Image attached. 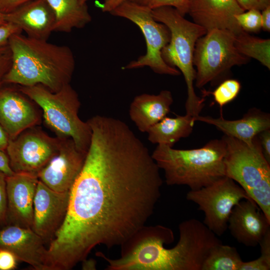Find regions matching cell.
<instances>
[{
	"label": "cell",
	"mask_w": 270,
	"mask_h": 270,
	"mask_svg": "<svg viewBox=\"0 0 270 270\" xmlns=\"http://www.w3.org/2000/svg\"><path fill=\"white\" fill-rule=\"evenodd\" d=\"M90 144L70 194L64 221L48 248L71 270L102 244L120 246L146 225L160 197V168L123 121L96 115L87 120Z\"/></svg>",
	"instance_id": "1"
},
{
	"label": "cell",
	"mask_w": 270,
	"mask_h": 270,
	"mask_svg": "<svg viewBox=\"0 0 270 270\" xmlns=\"http://www.w3.org/2000/svg\"><path fill=\"white\" fill-rule=\"evenodd\" d=\"M179 239L173 248L164 244L174 240L172 230L162 225L144 226L120 246V256H98L106 270H202L210 250L222 243L203 222L195 218L178 226Z\"/></svg>",
	"instance_id": "2"
},
{
	"label": "cell",
	"mask_w": 270,
	"mask_h": 270,
	"mask_svg": "<svg viewBox=\"0 0 270 270\" xmlns=\"http://www.w3.org/2000/svg\"><path fill=\"white\" fill-rule=\"evenodd\" d=\"M22 34H14L8 40L12 62L3 83L41 84L53 92L70 84L76 66L70 48Z\"/></svg>",
	"instance_id": "3"
},
{
	"label": "cell",
	"mask_w": 270,
	"mask_h": 270,
	"mask_svg": "<svg viewBox=\"0 0 270 270\" xmlns=\"http://www.w3.org/2000/svg\"><path fill=\"white\" fill-rule=\"evenodd\" d=\"M226 144L222 138L190 150L158 144L152 156L164 170L168 185L186 186L190 190H197L226 176Z\"/></svg>",
	"instance_id": "4"
},
{
	"label": "cell",
	"mask_w": 270,
	"mask_h": 270,
	"mask_svg": "<svg viewBox=\"0 0 270 270\" xmlns=\"http://www.w3.org/2000/svg\"><path fill=\"white\" fill-rule=\"evenodd\" d=\"M152 13L156 21L164 24L170 30V40L162 50V56L168 64L176 68L183 74L187 88L186 114L196 118L204 106V98L198 96L194 91V54L197 40L207 31L186 19L172 6L154 8L152 10Z\"/></svg>",
	"instance_id": "5"
},
{
	"label": "cell",
	"mask_w": 270,
	"mask_h": 270,
	"mask_svg": "<svg viewBox=\"0 0 270 270\" xmlns=\"http://www.w3.org/2000/svg\"><path fill=\"white\" fill-rule=\"evenodd\" d=\"M20 90L42 110L46 124L60 138H71L77 148L87 152L91 128L78 115L80 102L70 84L53 92L41 84L20 86Z\"/></svg>",
	"instance_id": "6"
},
{
	"label": "cell",
	"mask_w": 270,
	"mask_h": 270,
	"mask_svg": "<svg viewBox=\"0 0 270 270\" xmlns=\"http://www.w3.org/2000/svg\"><path fill=\"white\" fill-rule=\"evenodd\" d=\"M226 176L238 184L270 220V164L258 136L249 144L224 135Z\"/></svg>",
	"instance_id": "7"
},
{
	"label": "cell",
	"mask_w": 270,
	"mask_h": 270,
	"mask_svg": "<svg viewBox=\"0 0 270 270\" xmlns=\"http://www.w3.org/2000/svg\"><path fill=\"white\" fill-rule=\"evenodd\" d=\"M110 13L112 16L128 19L138 26L146 40L145 54L131 61L122 69L148 66L158 74L174 76L180 74L177 68L168 64L162 58V50L169 42L170 33L166 25L154 19L151 9L125 0Z\"/></svg>",
	"instance_id": "8"
},
{
	"label": "cell",
	"mask_w": 270,
	"mask_h": 270,
	"mask_svg": "<svg viewBox=\"0 0 270 270\" xmlns=\"http://www.w3.org/2000/svg\"><path fill=\"white\" fill-rule=\"evenodd\" d=\"M235 40L236 35L232 32L214 28L197 40L193 60L196 88H202L215 81L234 66L248 62L249 58L236 49Z\"/></svg>",
	"instance_id": "9"
},
{
	"label": "cell",
	"mask_w": 270,
	"mask_h": 270,
	"mask_svg": "<svg viewBox=\"0 0 270 270\" xmlns=\"http://www.w3.org/2000/svg\"><path fill=\"white\" fill-rule=\"evenodd\" d=\"M186 198L198 206L204 214L202 222L218 236L228 229L234 206L243 200L252 199L238 184L226 176L199 190H190Z\"/></svg>",
	"instance_id": "10"
},
{
	"label": "cell",
	"mask_w": 270,
	"mask_h": 270,
	"mask_svg": "<svg viewBox=\"0 0 270 270\" xmlns=\"http://www.w3.org/2000/svg\"><path fill=\"white\" fill-rule=\"evenodd\" d=\"M61 138H53L35 126L28 128L10 139L6 152L14 173L38 176L58 153Z\"/></svg>",
	"instance_id": "11"
},
{
	"label": "cell",
	"mask_w": 270,
	"mask_h": 270,
	"mask_svg": "<svg viewBox=\"0 0 270 270\" xmlns=\"http://www.w3.org/2000/svg\"><path fill=\"white\" fill-rule=\"evenodd\" d=\"M87 152L71 138H61L58 153L38 174V180L59 192L70 191L84 164Z\"/></svg>",
	"instance_id": "12"
},
{
	"label": "cell",
	"mask_w": 270,
	"mask_h": 270,
	"mask_svg": "<svg viewBox=\"0 0 270 270\" xmlns=\"http://www.w3.org/2000/svg\"><path fill=\"white\" fill-rule=\"evenodd\" d=\"M70 191H55L38 180L34 202L32 229L50 242L66 214Z\"/></svg>",
	"instance_id": "13"
},
{
	"label": "cell",
	"mask_w": 270,
	"mask_h": 270,
	"mask_svg": "<svg viewBox=\"0 0 270 270\" xmlns=\"http://www.w3.org/2000/svg\"><path fill=\"white\" fill-rule=\"evenodd\" d=\"M40 120L34 102L20 88L0 86V124L10 139L36 126Z\"/></svg>",
	"instance_id": "14"
},
{
	"label": "cell",
	"mask_w": 270,
	"mask_h": 270,
	"mask_svg": "<svg viewBox=\"0 0 270 270\" xmlns=\"http://www.w3.org/2000/svg\"><path fill=\"white\" fill-rule=\"evenodd\" d=\"M38 182V176L32 174L14 173L6 176L7 224L32 228Z\"/></svg>",
	"instance_id": "15"
},
{
	"label": "cell",
	"mask_w": 270,
	"mask_h": 270,
	"mask_svg": "<svg viewBox=\"0 0 270 270\" xmlns=\"http://www.w3.org/2000/svg\"><path fill=\"white\" fill-rule=\"evenodd\" d=\"M32 228L7 224L0 230V248L6 249L36 270H48V248Z\"/></svg>",
	"instance_id": "16"
},
{
	"label": "cell",
	"mask_w": 270,
	"mask_h": 270,
	"mask_svg": "<svg viewBox=\"0 0 270 270\" xmlns=\"http://www.w3.org/2000/svg\"><path fill=\"white\" fill-rule=\"evenodd\" d=\"M228 228L239 243L256 246L270 230V220L252 200L246 199L233 208Z\"/></svg>",
	"instance_id": "17"
},
{
	"label": "cell",
	"mask_w": 270,
	"mask_h": 270,
	"mask_svg": "<svg viewBox=\"0 0 270 270\" xmlns=\"http://www.w3.org/2000/svg\"><path fill=\"white\" fill-rule=\"evenodd\" d=\"M244 12L236 0H189L188 14L206 31L226 30L237 36L244 30L235 16Z\"/></svg>",
	"instance_id": "18"
},
{
	"label": "cell",
	"mask_w": 270,
	"mask_h": 270,
	"mask_svg": "<svg viewBox=\"0 0 270 270\" xmlns=\"http://www.w3.org/2000/svg\"><path fill=\"white\" fill-rule=\"evenodd\" d=\"M4 18L34 38L48 40L54 32L55 16L47 0L29 1L4 14Z\"/></svg>",
	"instance_id": "19"
},
{
	"label": "cell",
	"mask_w": 270,
	"mask_h": 270,
	"mask_svg": "<svg viewBox=\"0 0 270 270\" xmlns=\"http://www.w3.org/2000/svg\"><path fill=\"white\" fill-rule=\"evenodd\" d=\"M200 121L214 126L224 135L251 144L260 132L270 128V114L253 108L240 119L228 120L221 114L219 118L199 115L195 118Z\"/></svg>",
	"instance_id": "20"
},
{
	"label": "cell",
	"mask_w": 270,
	"mask_h": 270,
	"mask_svg": "<svg viewBox=\"0 0 270 270\" xmlns=\"http://www.w3.org/2000/svg\"><path fill=\"white\" fill-rule=\"evenodd\" d=\"M172 103V94L168 90H162L157 94H142L136 96L132 102L130 117L140 132H146L166 116Z\"/></svg>",
	"instance_id": "21"
},
{
	"label": "cell",
	"mask_w": 270,
	"mask_h": 270,
	"mask_svg": "<svg viewBox=\"0 0 270 270\" xmlns=\"http://www.w3.org/2000/svg\"><path fill=\"white\" fill-rule=\"evenodd\" d=\"M55 16L54 32H70L92 20L86 3L80 0H47Z\"/></svg>",
	"instance_id": "22"
},
{
	"label": "cell",
	"mask_w": 270,
	"mask_h": 270,
	"mask_svg": "<svg viewBox=\"0 0 270 270\" xmlns=\"http://www.w3.org/2000/svg\"><path fill=\"white\" fill-rule=\"evenodd\" d=\"M195 122V117L186 114L175 118L166 116L148 129V140L154 144L173 147L180 139L190 134Z\"/></svg>",
	"instance_id": "23"
},
{
	"label": "cell",
	"mask_w": 270,
	"mask_h": 270,
	"mask_svg": "<svg viewBox=\"0 0 270 270\" xmlns=\"http://www.w3.org/2000/svg\"><path fill=\"white\" fill-rule=\"evenodd\" d=\"M235 46L240 53L253 58L270 69V40L261 38L244 31L236 36Z\"/></svg>",
	"instance_id": "24"
},
{
	"label": "cell",
	"mask_w": 270,
	"mask_h": 270,
	"mask_svg": "<svg viewBox=\"0 0 270 270\" xmlns=\"http://www.w3.org/2000/svg\"><path fill=\"white\" fill-rule=\"evenodd\" d=\"M242 262L235 247L220 243L210 250L202 270H239Z\"/></svg>",
	"instance_id": "25"
},
{
	"label": "cell",
	"mask_w": 270,
	"mask_h": 270,
	"mask_svg": "<svg viewBox=\"0 0 270 270\" xmlns=\"http://www.w3.org/2000/svg\"><path fill=\"white\" fill-rule=\"evenodd\" d=\"M240 88V83L238 80L228 79L209 93L212 96L215 102L222 108L236 98Z\"/></svg>",
	"instance_id": "26"
},
{
	"label": "cell",
	"mask_w": 270,
	"mask_h": 270,
	"mask_svg": "<svg viewBox=\"0 0 270 270\" xmlns=\"http://www.w3.org/2000/svg\"><path fill=\"white\" fill-rule=\"evenodd\" d=\"M259 245L260 256L256 260L242 262L239 270H270V230L264 236Z\"/></svg>",
	"instance_id": "27"
},
{
	"label": "cell",
	"mask_w": 270,
	"mask_h": 270,
	"mask_svg": "<svg viewBox=\"0 0 270 270\" xmlns=\"http://www.w3.org/2000/svg\"><path fill=\"white\" fill-rule=\"evenodd\" d=\"M239 26L245 32H256L262 28L260 11L250 10L235 16Z\"/></svg>",
	"instance_id": "28"
},
{
	"label": "cell",
	"mask_w": 270,
	"mask_h": 270,
	"mask_svg": "<svg viewBox=\"0 0 270 270\" xmlns=\"http://www.w3.org/2000/svg\"><path fill=\"white\" fill-rule=\"evenodd\" d=\"M136 4L147 7L151 10L162 6H172L180 14L184 16L188 14L189 0H129Z\"/></svg>",
	"instance_id": "29"
},
{
	"label": "cell",
	"mask_w": 270,
	"mask_h": 270,
	"mask_svg": "<svg viewBox=\"0 0 270 270\" xmlns=\"http://www.w3.org/2000/svg\"><path fill=\"white\" fill-rule=\"evenodd\" d=\"M6 176L0 171V226L7 224Z\"/></svg>",
	"instance_id": "30"
},
{
	"label": "cell",
	"mask_w": 270,
	"mask_h": 270,
	"mask_svg": "<svg viewBox=\"0 0 270 270\" xmlns=\"http://www.w3.org/2000/svg\"><path fill=\"white\" fill-rule=\"evenodd\" d=\"M12 62L11 52L7 44L0 47V86L4 78L9 70Z\"/></svg>",
	"instance_id": "31"
},
{
	"label": "cell",
	"mask_w": 270,
	"mask_h": 270,
	"mask_svg": "<svg viewBox=\"0 0 270 270\" xmlns=\"http://www.w3.org/2000/svg\"><path fill=\"white\" fill-rule=\"evenodd\" d=\"M19 260L10 251L0 248V270H13Z\"/></svg>",
	"instance_id": "32"
},
{
	"label": "cell",
	"mask_w": 270,
	"mask_h": 270,
	"mask_svg": "<svg viewBox=\"0 0 270 270\" xmlns=\"http://www.w3.org/2000/svg\"><path fill=\"white\" fill-rule=\"evenodd\" d=\"M22 32L18 26L12 23L6 22L0 24V47L8 44L12 35Z\"/></svg>",
	"instance_id": "33"
},
{
	"label": "cell",
	"mask_w": 270,
	"mask_h": 270,
	"mask_svg": "<svg viewBox=\"0 0 270 270\" xmlns=\"http://www.w3.org/2000/svg\"><path fill=\"white\" fill-rule=\"evenodd\" d=\"M240 6L245 11L256 10L262 11L270 6V0H236Z\"/></svg>",
	"instance_id": "34"
},
{
	"label": "cell",
	"mask_w": 270,
	"mask_h": 270,
	"mask_svg": "<svg viewBox=\"0 0 270 270\" xmlns=\"http://www.w3.org/2000/svg\"><path fill=\"white\" fill-rule=\"evenodd\" d=\"M262 154L270 164V130H266L258 135Z\"/></svg>",
	"instance_id": "35"
},
{
	"label": "cell",
	"mask_w": 270,
	"mask_h": 270,
	"mask_svg": "<svg viewBox=\"0 0 270 270\" xmlns=\"http://www.w3.org/2000/svg\"><path fill=\"white\" fill-rule=\"evenodd\" d=\"M32 0H0V11L4 14L10 12Z\"/></svg>",
	"instance_id": "36"
},
{
	"label": "cell",
	"mask_w": 270,
	"mask_h": 270,
	"mask_svg": "<svg viewBox=\"0 0 270 270\" xmlns=\"http://www.w3.org/2000/svg\"><path fill=\"white\" fill-rule=\"evenodd\" d=\"M0 171L6 176L13 174L14 172L12 170L8 156L6 150L0 148Z\"/></svg>",
	"instance_id": "37"
},
{
	"label": "cell",
	"mask_w": 270,
	"mask_h": 270,
	"mask_svg": "<svg viewBox=\"0 0 270 270\" xmlns=\"http://www.w3.org/2000/svg\"><path fill=\"white\" fill-rule=\"evenodd\" d=\"M262 28L264 30H270V6L262 10Z\"/></svg>",
	"instance_id": "38"
},
{
	"label": "cell",
	"mask_w": 270,
	"mask_h": 270,
	"mask_svg": "<svg viewBox=\"0 0 270 270\" xmlns=\"http://www.w3.org/2000/svg\"><path fill=\"white\" fill-rule=\"evenodd\" d=\"M124 0H104L102 6V10L103 12L110 13Z\"/></svg>",
	"instance_id": "39"
},
{
	"label": "cell",
	"mask_w": 270,
	"mask_h": 270,
	"mask_svg": "<svg viewBox=\"0 0 270 270\" xmlns=\"http://www.w3.org/2000/svg\"><path fill=\"white\" fill-rule=\"evenodd\" d=\"M10 138L6 132L0 124V148L6 150Z\"/></svg>",
	"instance_id": "40"
},
{
	"label": "cell",
	"mask_w": 270,
	"mask_h": 270,
	"mask_svg": "<svg viewBox=\"0 0 270 270\" xmlns=\"http://www.w3.org/2000/svg\"><path fill=\"white\" fill-rule=\"evenodd\" d=\"M6 22L4 18V14L0 11V24Z\"/></svg>",
	"instance_id": "41"
},
{
	"label": "cell",
	"mask_w": 270,
	"mask_h": 270,
	"mask_svg": "<svg viewBox=\"0 0 270 270\" xmlns=\"http://www.w3.org/2000/svg\"><path fill=\"white\" fill-rule=\"evenodd\" d=\"M88 0H80V2L83 3V4L86 3V2H87Z\"/></svg>",
	"instance_id": "42"
}]
</instances>
